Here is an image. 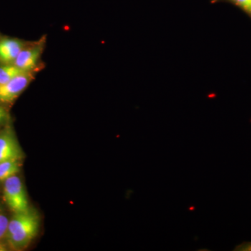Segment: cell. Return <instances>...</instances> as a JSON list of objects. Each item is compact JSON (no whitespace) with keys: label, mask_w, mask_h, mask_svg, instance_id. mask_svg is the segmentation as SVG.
Here are the masks:
<instances>
[{"label":"cell","mask_w":251,"mask_h":251,"mask_svg":"<svg viewBox=\"0 0 251 251\" xmlns=\"http://www.w3.org/2000/svg\"><path fill=\"white\" fill-rule=\"evenodd\" d=\"M39 228V218L32 209L15 213L8 224L6 236L10 247L22 250L29 245Z\"/></svg>","instance_id":"obj_1"},{"label":"cell","mask_w":251,"mask_h":251,"mask_svg":"<svg viewBox=\"0 0 251 251\" xmlns=\"http://www.w3.org/2000/svg\"><path fill=\"white\" fill-rule=\"evenodd\" d=\"M4 198L7 205L15 213L29 209L27 193L22 181L16 175L5 180Z\"/></svg>","instance_id":"obj_2"},{"label":"cell","mask_w":251,"mask_h":251,"mask_svg":"<svg viewBox=\"0 0 251 251\" xmlns=\"http://www.w3.org/2000/svg\"><path fill=\"white\" fill-rule=\"evenodd\" d=\"M32 79L30 72L15 77L4 84H0V102L11 103L27 88Z\"/></svg>","instance_id":"obj_3"},{"label":"cell","mask_w":251,"mask_h":251,"mask_svg":"<svg viewBox=\"0 0 251 251\" xmlns=\"http://www.w3.org/2000/svg\"><path fill=\"white\" fill-rule=\"evenodd\" d=\"M23 153L13 130L11 128L0 133V163L6 161H19Z\"/></svg>","instance_id":"obj_4"},{"label":"cell","mask_w":251,"mask_h":251,"mask_svg":"<svg viewBox=\"0 0 251 251\" xmlns=\"http://www.w3.org/2000/svg\"><path fill=\"white\" fill-rule=\"evenodd\" d=\"M43 46L40 44L29 49H23L14 61V65L24 72H31L39 62Z\"/></svg>","instance_id":"obj_5"},{"label":"cell","mask_w":251,"mask_h":251,"mask_svg":"<svg viewBox=\"0 0 251 251\" xmlns=\"http://www.w3.org/2000/svg\"><path fill=\"white\" fill-rule=\"evenodd\" d=\"M24 49L22 41L16 39H4L0 41V62L9 64L14 62L18 54Z\"/></svg>","instance_id":"obj_6"},{"label":"cell","mask_w":251,"mask_h":251,"mask_svg":"<svg viewBox=\"0 0 251 251\" xmlns=\"http://www.w3.org/2000/svg\"><path fill=\"white\" fill-rule=\"evenodd\" d=\"M20 171L18 161H6L0 163V181L16 175Z\"/></svg>","instance_id":"obj_7"},{"label":"cell","mask_w":251,"mask_h":251,"mask_svg":"<svg viewBox=\"0 0 251 251\" xmlns=\"http://www.w3.org/2000/svg\"><path fill=\"white\" fill-rule=\"evenodd\" d=\"M26 73L22 69L15 66L12 65H4L0 67V84H4L9 81L12 80L15 77L21 75V74Z\"/></svg>","instance_id":"obj_8"},{"label":"cell","mask_w":251,"mask_h":251,"mask_svg":"<svg viewBox=\"0 0 251 251\" xmlns=\"http://www.w3.org/2000/svg\"><path fill=\"white\" fill-rule=\"evenodd\" d=\"M227 2L234 5L244 11L251 19V0H211V4Z\"/></svg>","instance_id":"obj_9"},{"label":"cell","mask_w":251,"mask_h":251,"mask_svg":"<svg viewBox=\"0 0 251 251\" xmlns=\"http://www.w3.org/2000/svg\"><path fill=\"white\" fill-rule=\"evenodd\" d=\"M9 222L7 217L0 211V239L6 235Z\"/></svg>","instance_id":"obj_10"},{"label":"cell","mask_w":251,"mask_h":251,"mask_svg":"<svg viewBox=\"0 0 251 251\" xmlns=\"http://www.w3.org/2000/svg\"><path fill=\"white\" fill-rule=\"evenodd\" d=\"M8 117L9 116H8V113L6 110L0 107V125L6 122L8 120Z\"/></svg>","instance_id":"obj_11"},{"label":"cell","mask_w":251,"mask_h":251,"mask_svg":"<svg viewBox=\"0 0 251 251\" xmlns=\"http://www.w3.org/2000/svg\"><path fill=\"white\" fill-rule=\"evenodd\" d=\"M237 250L239 251H251V242L243 244L237 248Z\"/></svg>","instance_id":"obj_12"}]
</instances>
